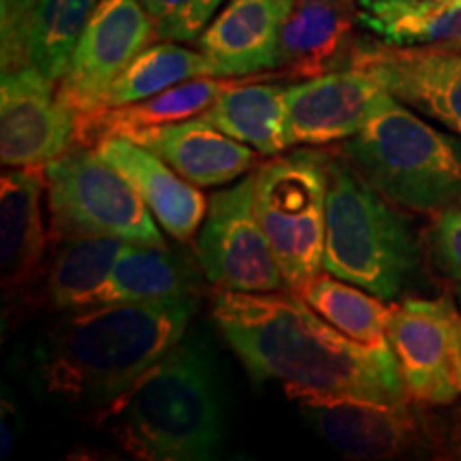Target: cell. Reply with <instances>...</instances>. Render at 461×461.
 Listing matches in <instances>:
<instances>
[{
    "mask_svg": "<svg viewBox=\"0 0 461 461\" xmlns=\"http://www.w3.org/2000/svg\"><path fill=\"white\" fill-rule=\"evenodd\" d=\"M158 41H197L224 0H140Z\"/></svg>",
    "mask_w": 461,
    "mask_h": 461,
    "instance_id": "28",
    "label": "cell"
},
{
    "mask_svg": "<svg viewBox=\"0 0 461 461\" xmlns=\"http://www.w3.org/2000/svg\"><path fill=\"white\" fill-rule=\"evenodd\" d=\"M3 414H0V457L7 459L15 448L17 438L22 431V412L17 408L14 395H7V389H3Z\"/></svg>",
    "mask_w": 461,
    "mask_h": 461,
    "instance_id": "31",
    "label": "cell"
},
{
    "mask_svg": "<svg viewBox=\"0 0 461 461\" xmlns=\"http://www.w3.org/2000/svg\"><path fill=\"white\" fill-rule=\"evenodd\" d=\"M99 0H39L31 26V65L51 82L65 77Z\"/></svg>",
    "mask_w": 461,
    "mask_h": 461,
    "instance_id": "27",
    "label": "cell"
},
{
    "mask_svg": "<svg viewBox=\"0 0 461 461\" xmlns=\"http://www.w3.org/2000/svg\"><path fill=\"white\" fill-rule=\"evenodd\" d=\"M276 77H282V73L272 71L261 75H246V77H197L173 86V88L165 92H158V95L149 96V99L75 115L73 146L92 148L99 141L107 140V137H131L140 131L197 118V115L214 105L218 96L235 88V86Z\"/></svg>",
    "mask_w": 461,
    "mask_h": 461,
    "instance_id": "18",
    "label": "cell"
},
{
    "mask_svg": "<svg viewBox=\"0 0 461 461\" xmlns=\"http://www.w3.org/2000/svg\"><path fill=\"white\" fill-rule=\"evenodd\" d=\"M457 380L461 389V333H459V344H457Z\"/></svg>",
    "mask_w": 461,
    "mask_h": 461,
    "instance_id": "33",
    "label": "cell"
},
{
    "mask_svg": "<svg viewBox=\"0 0 461 461\" xmlns=\"http://www.w3.org/2000/svg\"><path fill=\"white\" fill-rule=\"evenodd\" d=\"M199 291L201 274L186 258L167 246L126 241L96 305L199 297Z\"/></svg>",
    "mask_w": 461,
    "mask_h": 461,
    "instance_id": "23",
    "label": "cell"
},
{
    "mask_svg": "<svg viewBox=\"0 0 461 461\" xmlns=\"http://www.w3.org/2000/svg\"><path fill=\"white\" fill-rule=\"evenodd\" d=\"M348 67L372 75L403 105L461 137V50L361 43Z\"/></svg>",
    "mask_w": 461,
    "mask_h": 461,
    "instance_id": "13",
    "label": "cell"
},
{
    "mask_svg": "<svg viewBox=\"0 0 461 461\" xmlns=\"http://www.w3.org/2000/svg\"><path fill=\"white\" fill-rule=\"evenodd\" d=\"M126 241L113 235H68L54 240L43 302L56 312L96 305Z\"/></svg>",
    "mask_w": 461,
    "mask_h": 461,
    "instance_id": "22",
    "label": "cell"
},
{
    "mask_svg": "<svg viewBox=\"0 0 461 461\" xmlns=\"http://www.w3.org/2000/svg\"><path fill=\"white\" fill-rule=\"evenodd\" d=\"M194 248L201 274L221 291L288 288L257 214V173L212 194Z\"/></svg>",
    "mask_w": 461,
    "mask_h": 461,
    "instance_id": "8",
    "label": "cell"
},
{
    "mask_svg": "<svg viewBox=\"0 0 461 461\" xmlns=\"http://www.w3.org/2000/svg\"><path fill=\"white\" fill-rule=\"evenodd\" d=\"M327 163V149L302 148L278 154L255 171L257 214L288 288L325 272Z\"/></svg>",
    "mask_w": 461,
    "mask_h": 461,
    "instance_id": "6",
    "label": "cell"
},
{
    "mask_svg": "<svg viewBox=\"0 0 461 461\" xmlns=\"http://www.w3.org/2000/svg\"><path fill=\"white\" fill-rule=\"evenodd\" d=\"M197 305L199 297H173L65 312L32 344L28 367L34 387L90 414L182 342Z\"/></svg>",
    "mask_w": 461,
    "mask_h": 461,
    "instance_id": "2",
    "label": "cell"
},
{
    "mask_svg": "<svg viewBox=\"0 0 461 461\" xmlns=\"http://www.w3.org/2000/svg\"><path fill=\"white\" fill-rule=\"evenodd\" d=\"M39 0H0L3 73L31 65V26Z\"/></svg>",
    "mask_w": 461,
    "mask_h": 461,
    "instance_id": "29",
    "label": "cell"
},
{
    "mask_svg": "<svg viewBox=\"0 0 461 461\" xmlns=\"http://www.w3.org/2000/svg\"><path fill=\"white\" fill-rule=\"evenodd\" d=\"M357 0H295L280 37L282 77H316L348 65Z\"/></svg>",
    "mask_w": 461,
    "mask_h": 461,
    "instance_id": "20",
    "label": "cell"
},
{
    "mask_svg": "<svg viewBox=\"0 0 461 461\" xmlns=\"http://www.w3.org/2000/svg\"><path fill=\"white\" fill-rule=\"evenodd\" d=\"M95 149L137 190L165 233L177 241H190L197 235L210 205L199 186L184 180L163 158L126 137H107Z\"/></svg>",
    "mask_w": 461,
    "mask_h": 461,
    "instance_id": "17",
    "label": "cell"
},
{
    "mask_svg": "<svg viewBox=\"0 0 461 461\" xmlns=\"http://www.w3.org/2000/svg\"><path fill=\"white\" fill-rule=\"evenodd\" d=\"M316 314L355 342L389 348V322L393 305L384 303L366 288L350 285L333 274H319L293 288Z\"/></svg>",
    "mask_w": 461,
    "mask_h": 461,
    "instance_id": "25",
    "label": "cell"
},
{
    "mask_svg": "<svg viewBox=\"0 0 461 461\" xmlns=\"http://www.w3.org/2000/svg\"><path fill=\"white\" fill-rule=\"evenodd\" d=\"M428 252L442 278L461 285V207L438 212L428 230Z\"/></svg>",
    "mask_w": 461,
    "mask_h": 461,
    "instance_id": "30",
    "label": "cell"
},
{
    "mask_svg": "<svg viewBox=\"0 0 461 461\" xmlns=\"http://www.w3.org/2000/svg\"><path fill=\"white\" fill-rule=\"evenodd\" d=\"M197 77H221L214 62L203 51L182 48L176 41L148 45L109 86L99 109L149 99L158 92Z\"/></svg>",
    "mask_w": 461,
    "mask_h": 461,
    "instance_id": "26",
    "label": "cell"
},
{
    "mask_svg": "<svg viewBox=\"0 0 461 461\" xmlns=\"http://www.w3.org/2000/svg\"><path fill=\"white\" fill-rule=\"evenodd\" d=\"M212 319L250 376L282 389H314L380 402H411L393 350L346 338L293 288L221 291Z\"/></svg>",
    "mask_w": 461,
    "mask_h": 461,
    "instance_id": "1",
    "label": "cell"
},
{
    "mask_svg": "<svg viewBox=\"0 0 461 461\" xmlns=\"http://www.w3.org/2000/svg\"><path fill=\"white\" fill-rule=\"evenodd\" d=\"M152 41L157 31L140 0H99L58 82V99L75 115L96 112L109 86Z\"/></svg>",
    "mask_w": 461,
    "mask_h": 461,
    "instance_id": "12",
    "label": "cell"
},
{
    "mask_svg": "<svg viewBox=\"0 0 461 461\" xmlns=\"http://www.w3.org/2000/svg\"><path fill=\"white\" fill-rule=\"evenodd\" d=\"M45 167H9L0 177V286L5 330L37 305H45Z\"/></svg>",
    "mask_w": 461,
    "mask_h": 461,
    "instance_id": "9",
    "label": "cell"
},
{
    "mask_svg": "<svg viewBox=\"0 0 461 461\" xmlns=\"http://www.w3.org/2000/svg\"><path fill=\"white\" fill-rule=\"evenodd\" d=\"M338 152L400 210L438 214L461 207V137L436 129L389 92Z\"/></svg>",
    "mask_w": 461,
    "mask_h": 461,
    "instance_id": "5",
    "label": "cell"
},
{
    "mask_svg": "<svg viewBox=\"0 0 461 461\" xmlns=\"http://www.w3.org/2000/svg\"><path fill=\"white\" fill-rule=\"evenodd\" d=\"M361 68H336L286 86V118L291 146H330L355 137L370 122L384 95Z\"/></svg>",
    "mask_w": 461,
    "mask_h": 461,
    "instance_id": "15",
    "label": "cell"
},
{
    "mask_svg": "<svg viewBox=\"0 0 461 461\" xmlns=\"http://www.w3.org/2000/svg\"><path fill=\"white\" fill-rule=\"evenodd\" d=\"M299 412L339 455L348 459H393L419 447L423 429L411 402L285 389Z\"/></svg>",
    "mask_w": 461,
    "mask_h": 461,
    "instance_id": "10",
    "label": "cell"
},
{
    "mask_svg": "<svg viewBox=\"0 0 461 461\" xmlns=\"http://www.w3.org/2000/svg\"><path fill=\"white\" fill-rule=\"evenodd\" d=\"M51 240L113 235L137 244L167 246L160 224L137 190L96 149L73 146L45 165Z\"/></svg>",
    "mask_w": 461,
    "mask_h": 461,
    "instance_id": "7",
    "label": "cell"
},
{
    "mask_svg": "<svg viewBox=\"0 0 461 461\" xmlns=\"http://www.w3.org/2000/svg\"><path fill=\"white\" fill-rule=\"evenodd\" d=\"M322 267L384 302L420 278V246L400 207L378 193L342 154L330 152Z\"/></svg>",
    "mask_w": 461,
    "mask_h": 461,
    "instance_id": "4",
    "label": "cell"
},
{
    "mask_svg": "<svg viewBox=\"0 0 461 461\" xmlns=\"http://www.w3.org/2000/svg\"><path fill=\"white\" fill-rule=\"evenodd\" d=\"M75 113L58 99L56 82L34 65L3 73L0 160L5 167H45L73 148Z\"/></svg>",
    "mask_w": 461,
    "mask_h": 461,
    "instance_id": "14",
    "label": "cell"
},
{
    "mask_svg": "<svg viewBox=\"0 0 461 461\" xmlns=\"http://www.w3.org/2000/svg\"><path fill=\"white\" fill-rule=\"evenodd\" d=\"M457 303L461 305V285L457 286Z\"/></svg>",
    "mask_w": 461,
    "mask_h": 461,
    "instance_id": "34",
    "label": "cell"
},
{
    "mask_svg": "<svg viewBox=\"0 0 461 461\" xmlns=\"http://www.w3.org/2000/svg\"><path fill=\"white\" fill-rule=\"evenodd\" d=\"M438 451L448 459H461V408L451 412V417L438 431Z\"/></svg>",
    "mask_w": 461,
    "mask_h": 461,
    "instance_id": "32",
    "label": "cell"
},
{
    "mask_svg": "<svg viewBox=\"0 0 461 461\" xmlns=\"http://www.w3.org/2000/svg\"><path fill=\"white\" fill-rule=\"evenodd\" d=\"M459 333L461 314L451 297H411L393 305L387 336L412 402L448 406L457 400Z\"/></svg>",
    "mask_w": 461,
    "mask_h": 461,
    "instance_id": "11",
    "label": "cell"
},
{
    "mask_svg": "<svg viewBox=\"0 0 461 461\" xmlns=\"http://www.w3.org/2000/svg\"><path fill=\"white\" fill-rule=\"evenodd\" d=\"M295 0H229L197 39L221 77L278 71L280 37Z\"/></svg>",
    "mask_w": 461,
    "mask_h": 461,
    "instance_id": "16",
    "label": "cell"
},
{
    "mask_svg": "<svg viewBox=\"0 0 461 461\" xmlns=\"http://www.w3.org/2000/svg\"><path fill=\"white\" fill-rule=\"evenodd\" d=\"M201 118L261 157H278L291 148L285 86L265 84V79L235 86Z\"/></svg>",
    "mask_w": 461,
    "mask_h": 461,
    "instance_id": "24",
    "label": "cell"
},
{
    "mask_svg": "<svg viewBox=\"0 0 461 461\" xmlns=\"http://www.w3.org/2000/svg\"><path fill=\"white\" fill-rule=\"evenodd\" d=\"M357 24L389 48L461 50V0H357Z\"/></svg>",
    "mask_w": 461,
    "mask_h": 461,
    "instance_id": "21",
    "label": "cell"
},
{
    "mask_svg": "<svg viewBox=\"0 0 461 461\" xmlns=\"http://www.w3.org/2000/svg\"><path fill=\"white\" fill-rule=\"evenodd\" d=\"M126 140L148 148L199 188L222 186L244 176L261 154L235 141L205 118H188L157 129L140 131Z\"/></svg>",
    "mask_w": 461,
    "mask_h": 461,
    "instance_id": "19",
    "label": "cell"
},
{
    "mask_svg": "<svg viewBox=\"0 0 461 461\" xmlns=\"http://www.w3.org/2000/svg\"><path fill=\"white\" fill-rule=\"evenodd\" d=\"M132 459L201 461L216 457L222 414L207 346L184 336L131 387L90 412Z\"/></svg>",
    "mask_w": 461,
    "mask_h": 461,
    "instance_id": "3",
    "label": "cell"
}]
</instances>
